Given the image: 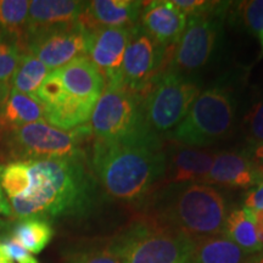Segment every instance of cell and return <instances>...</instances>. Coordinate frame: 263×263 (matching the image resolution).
<instances>
[{
  "label": "cell",
  "instance_id": "6da1fadb",
  "mask_svg": "<svg viewBox=\"0 0 263 263\" xmlns=\"http://www.w3.org/2000/svg\"><path fill=\"white\" fill-rule=\"evenodd\" d=\"M91 168L111 197L138 202L163 179L166 149L155 134L121 141L95 139Z\"/></svg>",
  "mask_w": 263,
  "mask_h": 263
},
{
  "label": "cell",
  "instance_id": "7a4b0ae2",
  "mask_svg": "<svg viewBox=\"0 0 263 263\" xmlns=\"http://www.w3.org/2000/svg\"><path fill=\"white\" fill-rule=\"evenodd\" d=\"M28 162L31 186L24 195L11 200V216L20 219L47 218L77 215L88 210L95 182L85 167L83 155Z\"/></svg>",
  "mask_w": 263,
  "mask_h": 263
},
{
  "label": "cell",
  "instance_id": "3957f363",
  "mask_svg": "<svg viewBox=\"0 0 263 263\" xmlns=\"http://www.w3.org/2000/svg\"><path fill=\"white\" fill-rule=\"evenodd\" d=\"M155 221L193 240L222 235L228 213L227 199L216 186L201 183L168 184L157 189Z\"/></svg>",
  "mask_w": 263,
  "mask_h": 263
},
{
  "label": "cell",
  "instance_id": "277c9868",
  "mask_svg": "<svg viewBox=\"0 0 263 263\" xmlns=\"http://www.w3.org/2000/svg\"><path fill=\"white\" fill-rule=\"evenodd\" d=\"M195 240L153 219L132 226L110 246L121 263H190Z\"/></svg>",
  "mask_w": 263,
  "mask_h": 263
},
{
  "label": "cell",
  "instance_id": "5b68a950",
  "mask_svg": "<svg viewBox=\"0 0 263 263\" xmlns=\"http://www.w3.org/2000/svg\"><path fill=\"white\" fill-rule=\"evenodd\" d=\"M234 112L232 93L222 85L211 87L199 94L188 115L166 138L179 145H212L232 132Z\"/></svg>",
  "mask_w": 263,
  "mask_h": 263
},
{
  "label": "cell",
  "instance_id": "8992f818",
  "mask_svg": "<svg viewBox=\"0 0 263 263\" xmlns=\"http://www.w3.org/2000/svg\"><path fill=\"white\" fill-rule=\"evenodd\" d=\"M89 129L97 140L104 141L132 140L154 134L144 120L143 94L121 83L105 84L91 112Z\"/></svg>",
  "mask_w": 263,
  "mask_h": 263
},
{
  "label": "cell",
  "instance_id": "52a82bcc",
  "mask_svg": "<svg viewBox=\"0 0 263 263\" xmlns=\"http://www.w3.org/2000/svg\"><path fill=\"white\" fill-rule=\"evenodd\" d=\"M143 94V112L151 133H170L184 120L201 87L190 76L167 71L154 80Z\"/></svg>",
  "mask_w": 263,
  "mask_h": 263
},
{
  "label": "cell",
  "instance_id": "ba28073f",
  "mask_svg": "<svg viewBox=\"0 0 263 263\" xmlns=\"http://www.w3.org/2000/svg\"><path fill=\"white\" fill-rule=\"evenodd\" d=\"M10 133L16 155L24 157V161H32L83 155L81 146L91 132L89 126L62 130L42 121L16 128Z\"/></svg>",
  "mask_w": 263,
  "mask_h": 263
},
{
  "label": "cell",
  "instance_id": "9c48e42d",
  "mask_svg": "<svg viewBox=\"0 0 263 263\" xmlns=\"http://www.w3.org/2000/svg\"><path fill=\"white\" fill-rule=\"evenodd\" d=\"M229 4L221 2L212 11L188 17L186 27L177 42L171 71L189 76L209 64L218 44L223 17Z\"/></svg>",
  "mask_w": 263,
  "mask_h": 263
},
{
  "label": "cell",
  "instance_id": "30bf717a",
  "mask_svg": "<svg viewBox=\"0 0 263 263\" xmlns=\"http://www.w3.org/2000/svg\"><path fill=\"white\" fill-rule=\"evenodd\" d=\"M166 47L151 38L139 25L132 28L121 67V84L144 94L159 76Z\"/></svg>",
  "mask_w": 263,
  "mask_h": 263
},
{
  "label": "cell",
  "instance_id": "8fae6325",
  "mask_svg": "<svg viewBox=\"0 0 263 263\" xmlns=\"http://www.w3.org/2000/svg\"><path fill=\"white\" fill-rule=\"evenodd\" d=\"M88 29L81 21L50 29L24 42L28 52L41 60L50 71L64 67L73 59L87 52Z\"/></svg>",
  "mask_w": 263,
  "mask_h": 263
},
{
  "label": "cell",
  "instance_id": "7c38bea8",
  "mask_svg": "<svg viewBox=\"0 0 263 263\" xmlns=\"http://www.w3.org/2000/svg\"><path fill=\"white\" fill-rule=\"evenodd\" d=\"M132 28L98 27L88 29L85 55L99 68L106 84L121 83V67Z\"/></svg>",
  "mask_w": 263,
  "mask_h": 263
},
{
  "label": "cell",
  "instance_id": "4fadbf2b",
  "mask_svg": "<svg viewBox=\"0 0 263 263\" xmlns=\"http://www.w3.org/2000/svg\"><path fill=\"white\" fill-rule=\"evenodd\" d=\"M216 154L197 147L174 144L166 149L164 185L203 183L211 170Z\"/></svg>",
  "mask_w": 263,
  "mask_h": 263
},
{
  "label": "cell",
  "instance_id": "5bb4252c",
  "mask_svg": "<svg viewBox=\"0 0 263 263\" xmlns=\"http://www.w3.org/2000/svg\"><path fill=\"white\" fill-rule=\"evenodd\" d=\"M263 182V172L244 153L216 154L202 184L224 188L251 189Z\"/></svg>",
  "mask_w": 263,
  "mask_h": 263
},
{
  "label": "cell",
  "instance_id": "9a60e30c",
  "mask_svg": "<svg viewBox=\"0 0 263 263\" xmlns=\"http://www.w3.org/2000/svg\"><path fill=\"white\" fill-rule=\"evenodd\" d=\"M87 2L76 0H33L26 24V39L50 29L65 27L80 21Z\"/></svg>",
  "mask_w": 263,
  "mask_h": 263
},
{
  "label": "cell",
  "instance_id": "2e32d148",
  "mask_svg": "<svg viewBox=\"0 0 263 263\" xmlns=\"http://www.w3.org/2000/svg\"><path fill=\"white\" fill-rule=\"evenodd\" d=\"M139 21L140 27L164 47L178 42L186 27V16L168 0L143 2Z\"/></svg>",
  "mask_w": 263,
  "mask_h": 263
},
{
  "label": "cell",
  "instance_id": "e0dca14e",
  "mask_svg": "<svg viewBox=\"0 0 263 263\" xmlns=\"http://www.w3.org/2000/svg\"><path fill=\"white\" fill-rule=\"evenodd\" d=\"M143 2L137 0H93L87 2L80 21L87 29L98 27H124L137 26Z\"/></svg>",
  "mask_w": 263,
  "mask_h": 263
},
{
  "label": "cell",
  "instance_id": "ac0fdd59",
  "mask_svg": "<svg viewBox=\"0 0 263 263\" xmlns=\"http://www.w3.org/2000/svg\"><path fill=\"white\" fill-rule=\"evenodd\" d=\"M62 83L71 97L97 103L105 88V78L87 55H82L59 68Z\"/></svg>",
  "mask_w": 263,
  "mask_h": 263
},
{
  "label": "cell",
  "instance_id": "d6986e66",
  "mask_svg": "<svg viewBox=\"0 0 263 263\" xmlns=\"http://www.w3.org/2000/svg\"><path fill=\"white\" fill-rule=\"evenodd\" d=\"M44 121V108L37 98L11 89L0 114V127L11 132L26 124Z\"/></svg>",
  "mask_w": 263,
  "mask_h": 263
},
{
  "label": "cell",
  "instance_id": "ffe728a7",
  "mask_svg": "<svg viewBox=\"0 0 263 263\" xmlns=\"http://www.w3.org/2000/svg\"><path fill=\"white\" fill-rule=\"evenodd\" d=\"M95 104V101L82 100L67 95L60 103L43 107L44 121L59 129H74L90 120Z\"/></svg>",
  "mask_w": 263,
  "mask_h": 263
},
{
  "label": "cell",
  "instance_id": "44dd1931",
  "mask_svg": "<svg viewBox=\"0 0 263 263\" xmlns=\"http://www.w3.org/2000/svg\"><path fill=\"white\" fill-rule=\"evenodd\" d=\"M190 263H245V252L226 235L195 240Z\"/></svg>",
  "mask_w": 263,
  "mask_h": 263
},
{
  "label": "cell",
  "instance_id": "7402d4cb",
  "mask_svg": "<svg viewBox=\"0 0 263 263\" xmlns=\"http://www.w3.org/2000/svg\"><path fill=\"white\" fill-rule=\"evenodd\" d=\"M223 235L238 245L245 254H258L263 250L256 232L254 211L245 207L233 210L227 216Z\"/></svg>",
  "mask_w": 263,
  "mask_h": 263
},
{
  "label": "cell",
  "instance_id": "603a6c76",
  "mask_svg": "<svg viewBox=\"0 0 263 263\" xmlns=\"http://www.w3.org/2000/svg\"><path fill=\"white\" fill-rule=\"evenodd\" d=\"M54 229L47 218L29 217L20 219L12 230V238L31 254H41L51 241Z\"/></svg>",
  "mask_w": 263,
  "mask_h": 263
},
{
  "label": "cell",
  "instance_id": "cb8c5ba5",
  "mask_svg": "<svg viewBox=\"0 0 263 263\" xmlns=\"http://www.w3.org/2000/svg\"><path fill=\"white\" fill-rule=\"evenodd\" d=\"M49 73H50V70L47 66L31 52L26 51L22 54L14 77L10 82L12 84L11 89L35 98L39 87Z\"/></svg>",
  "mask_w": 263,
  "mask_h": 263
},
{
  "label": "cell",
  "instance_id": "d4e9b609",
  "mask_svg": "<svg viewBox=\"0 0 263 263\" xmlns=\"http://www.w3.org/2000/svg\"><path fill=\"white\" fill-rule=\"evenodd\" d=\"M29 4L28 0L0 2V34L15 39L20 44L24 42Z\"/></svg>",
  "mask_w": 263,
  "mask_h": 263
},
{
  "label": "cell",
  "instance_id": "484cf974",
  "mask_svg": "<svg viewBox=\"0 0 263 263\" xmlns=\"http://www.w3.org/2000/svg\"><path fill=\"white\" fill-rule=\"evenodd\" d=\"M0 186L9 199L24 195L31 186V167L28 161H12L0 168Z\"/></svg>",
  "mask_w": 263,
  "mask_h": 263
},
{
  "label": "cell",
  "instance_id": "4316f807",
  "mask_svg": "<svg viewBox=\"0 0 263 263\" xmlns=\"http://www.w3.org/2000/svg\"><path fill=\"white\" fill-rule=\"evenodd\" d=\"M232 4V15L238 25L254 34L263 31V0H248Z\"/></svg>",
  "mask_w": 263,
  "mask_h": 263
},
{
  "label": "cell",
  "instance_id": "83f0119b",
  "mask_svg": "<svg viewBox=\"0 0 263 263\" xmlns=\"http://www.w3.org/2000/svg\"><path fill=\"white\" fill-rule=\"evenodd\" d=\"M22 54L24 51L18 42L0 34V82H11Z\"/></svg>",
  "mask_w": 263,
  "mask_h": 263
},
{
  "label": "cell",
  "instance_id": "f1b7e54d",
  "mask_svg": "<svg viewBox=\"0 0 263 263\" xmlns=\"http://www.w3.org/2000/svg\"><path fill=\"white\" fill-rule=\"evenodd\" d=\"M242 132L249 146L263 144V97L252 104L242 120Z\"/></svg>",
  "mask_w": 263,
  "mask_h": 263
},
{
  "label": "cell",
  "instance_id": "f546056e",
  "mask_svg": "<svg viewBox=\"0 0 263 263\" xmlns=\"http://www.w3.org/2000/svg\"><path fill=\"white\" fill-rule=\"evenodd\" d=\"M67 95V91L62 83L60 71L54 70L50 71V73L43 81L37 94H35V98L41 101L43 107H45L60 103Z\"/></svg>",
  "mask_w": 263,
  "mask_h": 263
},
{
  "label": "cell",
  "instance_id": "4dcf8cb0",
  "mask_svg": "<svg viewBox=\"0 0 263 263\" xmlns=\"http://www.w3.org/2000/svg\"><path fill=\"white\" fill-rule=\"evenodd\" d=\"M0 246H2L3 251L8 256L10 261L17 263H39V261L33 256V254H31L28 250H26L12 236L3 239L0 241Z\"/></svg>",
  "mask_w": 263,
  "mask_h": 263
},
{
  "label": "cell",
  "instance_id": "1f68e13d",
  "mask_svg": "<svg viewBox=\"0 0 263 263\" xmlns=\"http://www.w3.org/2000/svg\"><path fill=\"white\" fill-rule=\"evenodd\" d=\"M172 4L179 9L186 17L202 15L218 8L221 2H205V0H172Z\"/></svg>",
  "mask_w": 263,
  "mask_h": 263
},
{
  "label": "cell",
  "instance_id": "d6a6232c",
  "mask_svg": "<svg viewBox=\"0 0 263 263\" xmlns=\"http://www.w3.org/2000/svg\"><path fill=\"white\" fill-rule=\"evenodd\" d=\"M70 263H121V259L111 248H108L76 254L71 257Z\"/></svg>",
  "mask_w": 263,
  "mask_h": 263
},
{
  "label": "cell",
  "instance_id": "836d02e7",
  "mask_svg": "<svg viewBox=\"0 0 263 263\" xmlns=\"http://www.w3.org/2000/svg\"><path fill=\"white\" fill-rule=\"evenodd\" d=\"M242 203L245 209L251 211H263V182L249 189V192L245 194Z\"/></svg>",
  "mask_w": 263,
  "mask_h": 263
},
{
  "label": "cell",
  "instance_id": "e575fe53",
  "mask_svg": "<svg viewBox=\"0 0 263 263\" xmlns=\"http://www.w3.org/2000/svg\"><path fill=\"white\" fill-rule=\"evenodd\" d=\"M244 154L263 172V144L256 146H248Z\"/></svg>",
  "mask_w": 263,
  "mask_h": 263
},
{
  "label": "cell",
  "instance_id": "d590c367",
  "mask_svg": "<svg viewBox=\"0 0 263 263\" xmlns=\"http://www.w3.org/2000/svg\"><path fill=\"white\" fill-rule=\"evenodd\" d=\"M254 217L258 240L259 242H261V245L263 246V211H254Z\"/></svg>",
  "mask_w": 263,
  "mask_h": 263
},
{
  "label": "cell",
  "instance_id": "8d00e7d4",
  "mask_svg": "<svg viewBox=\"0 0 263 263\" xmlns=\"http://www.w3.org/2000/svg\"><path fill=\"white\" fill-rule=\"evenodd\" d=\"M10 83H4V82H0V114H2L3 108L5 106L6 100H8V97L10 94Z\"/></svg>",
  "mask_w": 263,
  "mask_h": 263
},
{
  "label": "cell",
  "instance_id": "74e56055",
  "mask_svg": "<svg viewBox=\"0 0 263 263\" xmlns=\"http://www.w3.org/2000/svg\"><path fill=\"white\" fill-rule=\"evenodd\" d=\"M0 215L11 216V206H10L8 200L4 196L2 186H0Z\"/></svg>",
  "mask_w": 263,
  "mask_h": 263
},
{
  "label": "cell",
  "instance_id": "f35d334b",
  "mask_svg": "<svg viewBox=\"0 0 263 263\" xmlns=\"http://www.w3.org/2000/svg\"><path fill=\"white\" fill-rule=\"evenodd\" d=\"M0 263H14L12 261H10V259L8 258V256L4 254L2 246H0Z\"/></svg>",
  "mask_w": 263,
  "mask_h": 263
},
{
  "label": "cell",
  "instance_id": "ab89813d",
  "mask_svg": "<svg viewBox=\"0 0 263 263\" xmlns=\"http://www.w3.org/2000/svg\"><path fill=\"white\" fill-rule=\"evenodd\" d=\"M249 263H263V250L262 251H259L258 255L256 256V257L252 258Z\"/></svg>",
  "mask_w": 263,
  "mask_h": 263
},
{
  "label": "cell",
  "instance_id": "60d3db41",
  "mask_svg": "<svg viewBox=\"0 0 263 263\" xmlns=\"http://www.w3.org/2000/svg\"><path fill=\"white\" fill-rule=\"evenodd\" d=\"M258 39H259V43H261V47H262V50H263V31L258 33Z\"/></svg>",
  "mask_w": 263,
  "mask_h": 263
}]
</instances>
